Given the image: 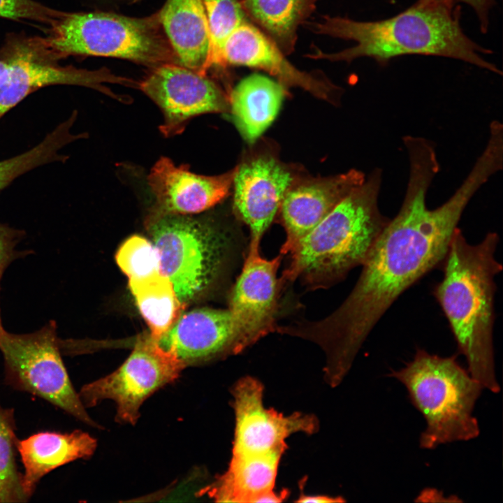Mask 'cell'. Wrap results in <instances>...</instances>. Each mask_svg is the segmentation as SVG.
I'll list each match as a JSON object with an SVG mask.
<instances>
[{
	"mask_svg": "<svg viewBox=\"0 0 503 503\" xmlns=\"http://www.w3.org/2000/svg\"><path fill=\"white\" fill-rule=\"evenodd\" d=\"M14 409L0 405V502H26L16 464L17 438Z\"/></svg>",
	"mask_w": 503,
	"mask_h": 503,
	"instance_id": "26",
	"label": "cell"
},
{
	"mask_svg": "<svg viewBox=\"0 0 503 503\" xmlns=\"http://www.w3.org/2000/svg\"><path fill=\"white\" fill-rule=\"evenodd\" d=\"M341 497H333L326 495H301L298 502L304 503H326L343 502Z\"/></svg>",
	"mask_w": 503,
	"mask_h": 503,
	"instance_id": "32",
	"label": "cell"
},
{
	"mask_svg": "<svg viewBox=\"0 0 503 503\" xmlns=\"http://www.w3.org/2000/svg\"><path fill=\"white\" fill-rule=\"evenodd\" d=\"M129 286L150 330V337L157 342L179 319L186 304L177 296L172 282L161 273L129 280Z\"/></svg>",
	"mask_w": 503,
	"mask_h": 503,
	"instance_id": "24",
	"label": "cell"
},
{
	"mask_svg": "<svg viewBox=\"0 0 503 503\" xmlns=\"http://www.w3.org/2000/svg\"><path fill=\"white\" fill-rule=\"evenodd\" d=\"M1 278H0V281H1ZM2 330H3V327H2V325H1V315H0V334H1Z\"/></svg>",
	"mask_w": 503,
	"mask_h": 503,
	"instance_id": "34",
	"label": "cell"
},
{
	"mask_svg": "<svg viewBox=\"0 0 503 503\" xmlns=\"http://www.w3.org/2000/svg\"><path fill=\"white\" fill-rule=\"evenodd\" d=\"M138 88L162 112L160 131L166 137L181 133L200 115L229 112L228 95L215 82L180 64L153 67Z\"/></svg>",
	"mask_w": 503,
	"mask_h": 503,
	"instance_id": "10",
	"label": "cell"
},
{
	"mask_svg": "<svg viewBox=\"0 0 503 503\" xmlns=\"http://www.w3.org/2000/svg\"><path fill=\"white\" fill-rule=\"evenodd\" d=\"M286 95L284 85L260 73L245 77L230 92L228 112L245 141L254 143L272 124Z\"/></svg>",
	"mask_w": 503,
	"mask_h": 503,
	"instance_id": "22",
	"label": "cell"
},
{
	"mask_svg": "<svg viewBox=\"0 0 503 503\" xmlns=\"http://www.w3.org/2000/svg\"><path fill=\"white\" fill-rule=\"evenodd\" d=\"M45 38L34 42L48 58L110 57L150 67L180 64L163 30L159 12L132 17L108 12L66 13Z\"/></svg>",
	"mask_w": 503,
	"mask_h": 503,
	"instance_id": "6",
	"label": "cell"
},
{
	"mask_svg": "<svg viewBox=\"0 0 503 503\" xmlns=\"http://www.w3.org/2000/svg\"><path fill=\"white\" fill-rule=\"evenodd\" d=\"M284 452L232 455L227 470L199 493L216 502L258 503L263 496L275 491Z\"/></svg>",
	"mask_w": 503,
	"mask_h": 503,
	"instance_id": "21",
	"label": "cell"
},
{
	"mask_svg": "<svg viewBox=\"0 0 503 503\" xmlns=\"http://www.w3.org/2000/svg\"><path fill=\"white\" fill-rule=\"evenodd\" d=\"M259 244L258 240H250L229 300L228 309L249 346L274 330L277 308V272L282 254L265 258L261 255Z\"/></svg>",
	"mask_w": 503,
	"mask_h": 503,
	"instance_id": "16",
	"label": "cell"
},
{
	"mask_svg": "<svg viewBox=\"0 0 503 503\" xmlns=\"http://www.w3.org/2000/svg\"><path fill=\"white\" fill-rule=\"evenodd\" d=\"M159 12L164 34L180 64L206 75L210 34L202 0H167Z\"/></svg>",
	"mask_w": 503,
	"mask_h": 503,
	"instance_id": "20",
	"label": "cell"
},
{
	"mask_svg": "<svg viewBox=\"0 0 503 503\" xmlns=\"http://www.w3.org/2000/svg\"><path fill=\"white\" fill-rule=\"evenodd\" d=\"M160 258L161 273L187 303L210 284L220 265L224 238L213 228L183 214L147 220Z\"/></svg>",
	"mask_w": 503,
	"mask_h": 503,
	"instance_id": "8",
	"label": "cell"
},
{
	"mask_svg": "<svg viewBox=\"0 0 503 503\" xmlns=\"http://www.w3.org/2000/svg\"><path fill=\"white\" fill-rule=\"evenodd\" d=\"M423 1H445L454 5L463 3L470 6L478 18L480 29L483 34L488 32L490 24V13L497 0H421Z\"/></svg>",
	"mask_w": 503,
	"mask_h": 503,
	"instance_id": "30",
	"label": "cell"
},
{
	"mask_svg": "<svg viewBox=\"0 0 503 503\" xmlns=\"http://www.w3.org/2000/svg\"><path fill=\"white\" fill-rule=\"evenodd\" d=\"M206 13L209 34L208 69L224 68L222 50L229 36L242 24L249 21L240 0H202Z\"/></svg>",
	"mask_w": 503,
	"mask_h": 503,
	"instance_id": "27",
	"label": "cell"
},
{
	"mask_svg": "<svg viewBox=\"0 0 503 503\" xmlns=\"http://www.w3.org/2000/svg\"><path fill=\"white\" fill-rule=\"evenodd\" d=\"M97 442L87 432H39L22 440L17 450L23 464L22 486L29 499L41 479L56 468L78 459H88L95 452Z\"/></svg>",
	"mask_w": 503,
	"mask_h": 503,
	"instance_id": "19",
	"label": "cell"
},
{
	"mask_svg": "<svg viewBox=\"0 0 503 503\" xmlns=\"http://www.w3.org/2000/svg\"><path fill=\"white\" fill-rule=\"evenodd\" d=\"M319 0H240L248 20L286 55L295 50L298 27Z\"/></svg>",
	"mask_w": 503,
	"mask_h": 503,
	"instance_id": "23",
	"label": "cell"
},
{
	"mask_svg": "<svg viewBox=\"0 0 503 503\" xmlns=\"http://www.w3.org/2000/svg\"><path fill=\"white\" fill-rule=\"evenodd\" d=\"M381 176V170L375 168L299 241L290 253L284 279L324 287L363 264L390 219L378 205Z\"/></svg>",
	"mask_w": 503,
	"mask_h": 503,
	"instance_id": "4",
	"label": "cell"
},
{
	"mask_svg": "<svg viewBox=\"0 0 503 503\" xmlns=\"http://www.w3.org/2000/svg\"><path fill=\"white\" fill-rule=\"evenodd\" d=\"M0 351L7 385L46 400L87 425L101 428L89 416L71 381L54 321L27 334L10 333L3 328Z\"/></svg>",
	"mask_w": 503,
	"mask_h": 503,
	"instance_id": "7",
	"label": "cell"
},
{
	"mask_svg": "<svg viewBox=\"0 0 503 503\" xmlns=\"http://www.w3.org/2000/svg\"><path fill=\"white\" fill-rule=\"evenodd\" d=\"M409 176L402 206L384 228L350 294L326 318L298 325L293 335L313 341L326 354V376L340 382L365 339L396 299L442 264L453 232L470 200L483 185L470 172L442 205L429 209L426 195L439 171L436 154L427 149L408 154Z\"/></svg>",
	"mask_w": 503,
	"mask_h": 503,
	"instance_id": "1",
	"label": "cell"
},
{
	"mask_svg": "<svg viewBox=\"0 0 503 503\" xmlns=\"http://www.w3.org/2000/svg\"><path fill=\"white\" fill-rule=\"evenodd\" d=\"M416 501L420 502H446L450 501L445 496L443 493L438 491L436 489L426 488L424 489L418 495Z\"/></svg>",
	"mask_w": 503,
	"mask_h": 503,
	"instance_id": "31",
	"label": "cell"
},
{
	"mask_svg": "<svg viewBox=\"0 0 503 503\" xmlns=\"http://www.w3.org/2000/svg\"><path fill=\"white\" fill-rule=\"evenodd\" d=\"M231 391L235 414L232 455L285 451L286 439L291 435L318 430V421L312 414L285 416L267 409L263 401V386L253 377L241 379Z\"/></svg>",
	"mask_w": 503,
	"mask_h": 503,
	"instance_id": "12",
	"label": "cell"
},
{
	"mask_svg": "<svg viewBox=\"0 0 503 503\" xmlns=\"http://www.w3.org/2000/svg\"><path fill=\"white\" fill-rule=\"evenodd\" d=\"M32 48H20L10 54V66L0 80V119L34 92L49 85H70L89 87L124 103L126 96L117 94L105 83L136 87V81L117 75L106 68L97 70L60 66L47 61L48 57L30 42Z\"/></svg>",
	"mask_w": 503,
	"mask_h": 503,
	"instance_id": "11",
	"label": "cell"
},
{
	"mask_svg": "<svg viewBox=\"0 0 503 503\" xmlns=\"http://www.w3.org/2000/svg\"><path fill=\"white\" fill-rule=\"evenodd\" d=\"M296 169L274 152L255 150L235 168L233 207L249 227L251 240L260 241L278 213L290 187L299 178Z\"/></svg>",
	"mask_w": 503,
	"mask_h": 503,
	"instance_id": "13",
	"label": "cell"
},
{
	"mask_svg": "<svg viewBox=\"0 0 503 503\" xmlns=\"http://www.w3.org/2000/svg\"><path fill=\"white\" fill-rule=\"evenodd\" d=\"M224 66H242L261 69L287 87H300L326 100H335L340 88L324 76L297 68L286 56L250 21L239 26L227 38L222 50Z\"/></svg>",
	"mask_w": 503,
	"mask_h": 503,
	"instance_id": "18",
	"label": "cell"
},
{
	"mask_svg": "<svg viewBox=\"0 0 503 503\" xmlns=\"http://www.w3.org/2000/svg\"><path fill=\"white\" fill-rule=\"evenodd\" d=\"M78 116L74 110L71 116L60 123L34 147L19 155L0 161V191L15 178L44 164L66 161L68 156L59 151L69 143L88 137L86 133L75 134L71 127Z\"/></svg>",
	"mask_w": 503,
	"mask_h": 503,
	"instance_id": "25",
	"label": "cell"
},
{
	"mask_svg": "<svg viewBox=\"0 0 503 503\" xmlns=\"http://www.w3.org/2000/svg\"><path fill=\"white\" fill-rule=\"evenodd\" d=\"M156 342L185 367L236 354L249 347L228 309L183 312Z\"/></svg>",
	"mask_w": 503,
	"mask_h": 503,
	"instance_id": "14",
	"label": "cell"
},
{
	"mask_svg": "<svg viewBox=\"0 0 503 503\" xmlns=\"http://www.w3.org/2000/svg\"><path fill=\"white\" fill-rule=\"evenodd\" d=\"M365 178L356 169L326 177H299L286 191L278 211L286 234L281 254H290Z\"/></svg>",
	"mask_w": 503,
	"mask_h": 503,
	"instance_id": "17",
	"label": "cell"
},
{
	"mask_svg": "<svg viewBox=\"0 0 503 503\" xmlns=\"http://www.w3.org/2000/svg\"><path fill=\"white\" fill-rule=\"evenodd\" d=\"M116 261L129 280L146 279L161 273L156 247L142 236L128 238L119 248Z\"/></svg>",
	"mask_w": 503,
	"mask_h": 503,
	"instance_id": "28",
	"label": "cell"
},
{
	"mask_svg": "<svg viewBox=\"0 0 503 503\" xmlns=\"http://www.w3.org/2000/svg\"><path fill=\"white\" fill-rule=\"evenodd\" d=\"M10 66V61L8 59L0 60V80L4 76Z\"/></svg>",
	"mask_w": 503,
	"mask_h": 503,
	"instance_id": "33",
	"label": "cell"
},
{
	"mask_svg": "<svg viewBox=\"0 0 503 503\" xmlns=\"http://www.w3.org/2000/svg\"><path fill=\"white\" fill-rule=\"evenodd\" d=\"M184 365L150 336L139 338L126 360L111 374L84 385L78 393L85 406L109 399L116 404L117 421L135 425L147 398L175 381Z\"/></svg>",
	"mask_w": 503,
	"mask_h": 503,
	"instance_id": "9",
	"label": "cell"
},
{
	"mask_svg": "<svg viewBox=\"0 0 503 503\" xmlns=\"http://www.w3.org/2000/svg\"><path fill=\"white\" fill-rule=\"evenodd\" d=\"M24 236L23 231L0 223V278L12 261L29 254L27 251L20 252L15 249L16 245Z\"/></svg>",
	"mask_w": 503,
	"mask_h": 503,
	"instance_id": "29",
	"label": "cell"
},
{
	"mask_svg": "<svg viewBox=\"0 0 503 503\" xmlns=\"http://www.w3.org/2000/svg\"><path fill=\"white\" fill-rule=\"evenodd\" d=\"M498 242V234L490 232L470 244L456 228L442 263L443 278L433 291L469 373L494 393L500 391L493 347L495 279L502 270L495 258Z\"/></svg>",
	"mask_w": 503,
	"mask_h": 503,
	"instance_id": "3",
	"label": "cell"
},
{
	"mask_svg": "<svg viewBox=\"0 0 503 503\" xmlns=\"http://www.w3.org/2000/svg\"><path fill=\"white\" fill-rule=\"evenodd\" d=\"M234 173L235 168L218 175H198L186 165L176 166L170 159L161 157L147 176L154 203L147 220L208 210L227 197Z\"/></svg>",
	"mask_w": 503,
	"mask_h": 503,
	"instance_id": "15",
	"label": "cell"
},
{
	"mask_svg": "<svg viewBox=\"0 0 503 503\" xmlns=\"http://www.w3.org/2000/svg\"><path fill=\"white\" fill-rule=\"evenodd\" d=\"M388 376L406 388L410 402L425 421L419 437L421 449L432 450L479 436L473 412L484 388L455 356L442 357L418 349L411 361Z\"/></svg>",
	"mask_w": 503,
	"mask_h": 503,
	"instance_id": "5",
	"label": "cell"
},
{
	"mask_svg": "<svg viewBox=\"0 0 503 503\" xmlns=\"http://www.w3.org/2000/svg\"><path fill=\"white\" fill-rule=\"evenodd\" d=\"M460 17V5L421 0L394 16L379 20L323 16L318 21H307L303 24L315 34L353 41L355 44L333 53L316 48L307 57L346 62L368 57L381 66L406 55L443 57L502 75L497 66L484 57L492 50L464 32Z\"/></svg>",
	"mask_w": 503,
	"mask_h": 503,
	"instance_id": "2",
	"label": "cell"
}]
</instances>
